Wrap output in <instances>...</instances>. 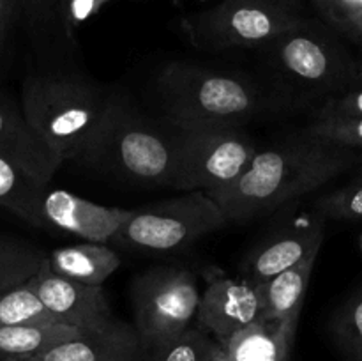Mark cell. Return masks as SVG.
<instances>
[{
	"mask_svg": "<svg viewBox=\"0 0 362 361\" xmlns=\"http://www.w3.org/2000/svg\"><path fill=\"white\" fill-rule=\"evenodd\" d=\"M158 94L173 126H237L260 108L262 96L246 78L173 62L158 76Z\"/></svg>",
	"mask_w": 362,
	"mask_h": 361,
	"instance_id": "obj_3",
	"label": "cell"
},
{
	"mask_svg": "<svg viewBox=\"0 0 362 361\" xmlns=\"http://www.w3.org/2000/svg\"><path fill=\"white\" fill-rule=\"evenodd\" d=\"M48 186L14 163L0 158V205L28 225L46 229L42 200Z\"/></svg>",
	"mask_w": 362,
	"mask_h": 361,
	"instance_id": "obj_19",
	"label": "cell"
},
{
	"mask_svg": "<svg viewBox=\"0 0 362 361\" xmlns=\"http://www.w3.org/2000/svg\"><path fill=\"white\" fill-rule=\"evenodd\" d=\"M81 163L140 183L172 186L173 134L161 133L122 99L112 98L105 124Z\"/></svg>",
	"mask_w": 362,
	"mask_h": 361,
	"instance_id": "obj_4",
	"label": "cell"
},
{
	"mask_svg": "<svg viewBox=\"0 0 362 361\" xmlns=\"http://www.w3.org/2000/svg\"><path fill=\"white\" fill-rule=\"evenodd\" d=\"M260 314L257 285L247 280L219 275L207 280L197 321L204 331L223 345L237 331L260 321Z\"/></svg>",
	"mask_w": 362,
	"mask_h": 361,
	"instance_id": "obj_12",
	"label": "cell"
},
{
	"mask_svg": "<svg viewBox=\"0 0 362 361\" xmlns=\"http://www.w3.org/2000/svg\"><path fill=\"white\" fill-rule=\"evenodd\" d=\"M325 216L315 212L288 223L262 241L244 262V280L253 285L293 268L304 258L318 255L324 244Z\"/></svg>",
	"mask_w": 362,
	"mask_h": 361,
	"instance_id": "obj_10",
	"label": "cell"
},
{
	"mask_svg": "<svg viewBox=\"0 0 362 361\" xmlns=\"http://www.w3.org/2000/svg\"><path fill=\"white\" fill-rule=\"evenodd\" d=\"M221 347L207 331L187 328L175 338L145 350L144 361H207Z\"/></svg>",
	"mask_w": 362,
	"mask_h": 361,
	"instance_id": "obj_24",
	"label": "cell"
},
{
	"mask_svg": "<svg viewBox=\"0 0 362 361\" xmlns=\"http://www.w3.org/2000/svg\"><path fill=\"white\" fill-rule=\"evenodd\" d=\"M18 21H20L18 0H0V55L6 52L7 42Z\"/></svg>",
	"mask_w": 362,
	"mask_h": 361,
	"instance_id": "obj_31",
	"label": "cell"
},
{
	"mask_svg": "<svg viewBox=\"0 0 362 361\" xmlns=\"http://www.w3.org/2000/svg\"><path fill=\"white\" fill-rule=\"evenodd\" d=\"M83 329L62 322L4 326L0 328V361L34 357L59 343L78 336Z\"/></svg>",
	"mask_w": 362,
	"mask_h": 361,
	"instance_id": "obj_20",
	"label": "cell"
},
{
	"mask_svg": "<svg viewBox=\"0 0 362 361\" xmlns=\"http://www.w3.org/2000/svg\"><path fill=\"white\" fill-rule=\"evenodd\" d=\"M334 335L346 361H362V287L339 308Z\"/></svg>",
	"mask_w": 362,
	"mask_h": 361,
	"instance_id": "obj_25",
	"label": "cell"
},
{
	"mask_svg": "<svg viewBox=\"0 0 362 361\" xmlns=\"http://www.w3.org/2000/svg\"><path fill=\"white\" fill-rule=\"evenodd\" d=\"M272 64L279 73L304 87L338 88L352 80L357 64L320 32L303 23L269 42Z\"/></svg>",
	"mask_w": 362,
	"mask_h": 361,
	"instance_id": "obj_9",
	"label": "cell"
},
{
	"mask_svg": "<svg viewBox=\"0 0 362 361\" xmlns=\"http://www.w3.org/2000/svg\"><path fill=\"white\" fill-rule=\"evenodd\" d=\"M218 202L207 191L184 195L133 209L113 243L141 251H177L226 225Z\"/></svg>",
	"mask_w": 362,
	"mask_h": 361,
	"instance_id": "obj_7",
	"label": "cell"
},
{
	"mask_svg": "<svg viewBox=\"0 0 362 361\" xmlns=\"http://www.w3.org/2000/svg\"><path fill=\"white\" fill-rule=\"evenodd\" d=\"M317 257L318 255H311L293 268L272 276L267 282L258 283L257 289L262 306L260 321L293 322V324L299 322Z\"/></svg>",
	"mask_w": 362,
	"mask_h": 361,
	"instance_id": "obj_16",
	"label": "cell"
},
{
	"mask_svg": "<svg viewBox=\"0 0 362 361\" xmlns=\"http://www.w3.org/2000/svg\"><path fill=\"white\" fill-rule=\"evenodd\" d=\"M0 158L48 186L62 163L25 117L23 108L0 96Z\"/></svg>",
	"mask_w": 362,
	"mask_h": 361,
	"instance_id": "obj_15",
	"label": "cell"
},
{
	"mask_svg": "<svg viewBox=\"0 0 362 361\" xmlns=\"http://www.w3.org/2000/svg\"><path fill=\"white\" fill-rule=\"evenodd\" d=\"M45 260L46 253L34 244L0 236V294L28 282Z\"/></svg>",
	"mask_w": 362,
	"mask_h": 361,
	"instance_id": "obj_22",
	"label": "cell"
},
{
	"mask_svg": "<svg viewBox=\"0 0 362 361\" xmlns=\"http://www.w3.org/2000/svg\"><path fill=\"white\" fill-rule=\"evenodd\" d=\"M20 21L37 46L74 45L64 25V0H18Z\"/></svg>",
	"mask_w": 362,
	"mask_h": 361,
	"instance_id": "obj_21",
	"label": "cell"
},
{
	"mask_svg": "<svg viewBox=\"0 0 362 361\" xmlns=\"http://www.w3.org/2000/svg\"><path fill=\"white\" fill-rule=\"evenodd\" d=\"M28 283L49 314L64 324L87 331L106 324L113 317L103 285H87L57 275L46 260Z\"/></svg>",
	"mask_w": 362,
	"mask_h": 361,
	"instance_id": "obj_11",
	"label": "cell"
},
{
	"mask_svg": "<svg viewBox=\"0 0 362 361\" xmlns=\"http://www.w3.org/2000/svg\"><path fill=\"white\" fill-rule=\"evenodd\" d=\"M349 35H352L354 39H357V41L362 42V16L356 21V23H354L352 30H350Z\"/></svg>",
	"mask_w": 362,
	"mask_h": 361,
	"instance_id": "obj_33",
	"label": "cell"
},
{
	"mask_svg": "<svg viewBox=\"0 0 362 361\" xmlns=\"http://www.w3.org/2000/svg\"><path fill=\"white\" fill-rule=\"evenodd\" d=\"M145 347L136 328L112 317L34 357L18 361H144Z\"/></svg>",
	"mask_w": 362,
	"mask_h": 361,
	"instance_id": "obj_14",
	"label": "cell"
},
{
	"mask_svg": "<svg viewBox=\"0 0 362 361\" xmlns=\"http://www.w3.org/2000/svg\"><path fill=\"white\" fill-rule=\"evenodd\" d=\"M106 2L108 0H64V25L67 38L76 42L78 27H81L88 18L95 16Z\"/></svg>",
	"mask_w": 362,
	"mask_h": 361,
	"instance_id": "obj_30",
	"label": "cell"
},
{
	"mask_svg": "<svg viewBox=\"0 0 362 361\" xmlns=\"http://www.w3.org/2000/svg\"><path fill=\"white\" fill-rule=\"evenodd\" d=\"M49 322L59 321L49 314V310L28 282L0 294V328L4 326L49 324Z\"/></svg>",
	"mask_w": 362,
	"mask_h": 361,
	"instance_id": "obj_23",
	"label": "cell"
},
{
	"mask_svg": "<svg viewBox=\"0 0 362 361\" xmlns=\"http://www.w3.org/2000/svg\"><path fill=\"white\" fill-rule=\"evenodd\" d=\"M336 117H362V64L357 66L352 80L329 99L317 119H336Z\"/></svg>",
	"mask_w": 362,
	"mask_h": 361,
	"instance_id": "obj_28",
	"label": "cell"
},
{
	"mask_svg": "<svg viewBox=\"0 0 362 361\" xmlns=\"http://www.w3.org/2000/svg\"><path fill=\"white\" fill-rule=\"evenodd\" d=\"M359 159L357 149L306 131L258 151L237 179L207 193L218 202L226 222H246L318 190Z\"/></svg>",
	"mask_w": 362,
	"mask_h": 361,
	"instance_id": "obj_1",
	"label": "cell"
},
{
	"mask_svg": "<svg viewBox=\"0 0 362 361\" xmlns=\"http://www.w3.org/2000/svg\"><path fill=\"white\" fill-rule=\"evenodd\" d=\"M296 0H223L184 21L193 45L205 50L264 46L303 25Z\"/></svg>",
	"mask_w": 362,
	"mask_h": 361,
	"instance_id": "obj_6",
	"label": "cell"
},
{
	"mask_svg": "<svg viewBox=\"0 0 362 361\" xmlns=\"http://www.w3.org/2000/svg\"><path fill=\"white\" fill-rule=\"evenodd\" d=\"M293 322L258 321L223 343L233 361H288L296 338Z\"/></svg>",
	"mask_w": 362,
	"mask_h": 361,
	"instance_id": "obj_17",
	"label": "cell"
},
{
	"mask_svg": "<svg viewBox=\"0 0 362 361\" xmlns=\"http://www.w3.org/2000/svg\"><path fill=\"white\" fill-rule=\"evenodd\" d=\"M112 98L71 74H34L21 92V108L60 163L83 161L98 138Z\"/></svg>",
	"mask_w": 362,
	"mask_h": 361,
	"instance_id": "obj_2",
	"label": "cell"
},
{
	"mask_svg": "<svg viewBox=\"0 0 362 361\" xmlns=\"http://www.w3.org/2000/svg\"><path fill=\"white\" fill-rule=\"evenodd\" d=\"M175 166L172 188L214 191L247 168L255 144L237 126H173Z\"/></svg>",
	"mask_w": 362,
	"mask_h": 361,
	"instance_id": "obj_5",
	"label": "cell"
},
{
	"mask_svg": "<svg viewBox=\"0 0 362 361\" xmlns=\"http://www.w3.org/2000/svg\"><path fill=\"white\" fill-rule=\"evenodd\" d=\"M322 14L341 28L345 34H350L354 23L362 16V0H313Z\"/></svg>",
	"mask_w": 362,
	"mask_h": 361,
	"instance_id": "obj_29",
	"label": "cell"
},
{
	"mask_svg": "<svg viewBox=\"0 0 362 361\" xmlns=\"http://www.w3.org/2000/svg\"><path fill=\"white\" fill-rule=\"evenodd\" d=\"M317 211L332 219H362V172L345 186L318 198Z\"/></svg>",
	"mask_w": 362,
	"mask_h": 361,
	"instance_id": "obj_26",
	"label": "cell"
},
{
	"mask_svg": "<svg viewBox=\"0 0 362 361\" xmlns=\"http://www.w3.org/2000/svg\"><path fill=\"white\" fill-rule=\"evenodd\" d=\"M202 294L184 268L151 269L133 287L134 328L145 350L175 338L197 317Z\"/></svg>",
	"mask_w": 362,
	"mask_h": 361,
	"instance_id": "obj_8",
	"label": "cell"
},
{
	"mask_svg": "<svg viewBox=\"0 0 362 361\" xmlns=\"http://www.w3.org/2000/svg\"><path fill=\"white\" fill-rule=\"evenodd\" d=\"M308 131L334 144L362 151V117L317 119Z\"/></svg>",
	"mask_w": 362,
	"mask_h": 361,
	"instance_id": "obj_27",
	"label": "cell"
},
{
	"mask_svg": "<svg viewBox=\"0 0 362 361\" xmlns=\"http://www.w3.org/2000/svg\"><path fill=\"white\" fill-rule=\"evenodd\" d=\"M207 361H233V360L228 356V354H226V350L223 349V347H219V349L216 350V353L212 354Z\"/></svg>",
	"mask_w": 362,
	"mask_h": 361,
	"instance_id": "obj_32",
	"label": "cell"
},
{
	"mask_svg": "<svg viewBox=\"0 0 362 361\" xmlns=\"http://www.w3.org/2000/svg\"><path fill=\"white\" fill-rule=\"evenodd\" d=\"M131 214L133 209L99 205L66 190H46L42 200L46 230H64L88 243L113 241Z\"/></svg>",
	"mask_w": 362,
	"mask_h": 361,
	"instance_id": "obj_13",
	"label": "cell"
},
{
	"mask_svg": "<svg viewBox=\"0 0 362 361\" xmlns=\"http://www.w3.org/2000/svg\"><path fill=\"white\" fill-rule=\"evenodd\" d=\"M46 262L57 275L87 285H103L120 265L119 255L112 248L88 241L52 250Z\"/></svg>",
	"mask_w": 362,
	"mask_h": 361,
	"instance_id": "obj_18",
	"label": "cell"
},
{
	"mask_svg": "<svg viewBox=\"0 0 362 361\" xmlns=\"http://www.w3.org/2000/svg\"><path fill=\"white\" fill-rule=\"evenodd\" d=\"M359 244H361V250H362V234H361V239H359Z\"/></svg>",
	"mask_w": 362,
	"mask_h": 361,
	"instance_id": "obj_34",
	"label": "cell"
}]
</instances>
